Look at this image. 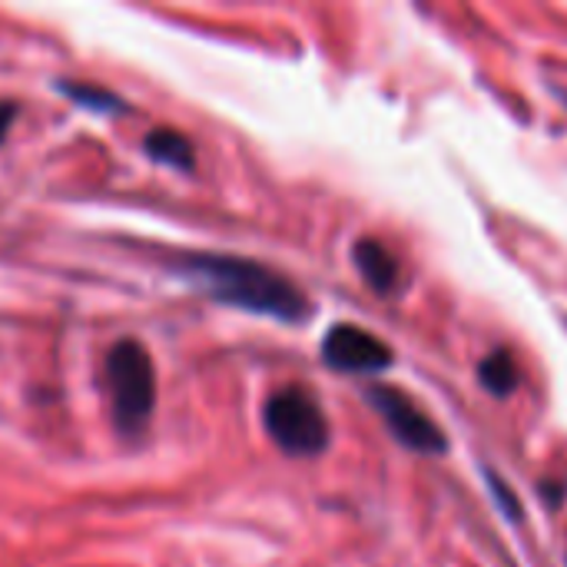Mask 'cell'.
Instances as JSON below:
<instances>
[{
  "label": "cell",
  "instance_id": "6da1fadb",
  "mask_svg": "<svg viewBox=\"0 0 567 567\" xmlns=\"http://www.w3.org/2000/svg\"><path fill=\"white\" fill-rule=\"evenodd\" d=\"M179 279L193 282L213 302L269 316L279 322H302L309 316V299L282 272L226 252H173L166 262Z\"/></svg>",
  "mask_w": 567,
  "mask_h": 567
},
{
  "label": "cell",
  "instance_id": "7a4b0ae2",
  "mask_svg": "<svg viewBox=\"0 0 567 567\" xmlns=\"http://www.w3.org/2000/svg\"><path fill=\"white\" fill-rule=\"evenodd\" d=\"M110 415L120 435H140L156 409V372L150 352L136 339H123L106 352Z\"/></svg>",
  "mask_w": 567,
  "mask_h": 567
},
{
  "label": "cell",
  "instance_id": "3957f363",
  "mask_svg": "<svg viewBox=\"0 0 567 567\" xmlns=\"http://www.w3.org/2000/svg\"><path fill=\"white\" fill-rule=\"evenodd\" d=\"M269 439L292 458H312L329 449V422L306 389H279L262 409Z\"/></svg>",
  "mask_w": 567,
  "mask_h": 567
},
{
  "label": "cell",
  "instance_id": "277c9868",
  "mask_svg": "<svg viewBox=\"0 0 567 567\" xmlns=\"http://www.w3.org/2000/svg\"><path fill=\"white\" fill-rule=\"evenodd\" d=\"M369 405L382 415V422L389 425V432L412 452H422V455H442L445 452V435L439 432V425L412 402L405 399L402 392L389 389V385H372L365 392Z\"/></svg>",
  "mask_w": 567,
  "mask_h": 567
},
{
  "label": "cell",
  "instance_id": "5b68a950",
  "mask_svg": "<svg viewBox=\"0 0 567 567\" xmlns=\"http://www.w3.org/2000/svg\"><path fill=\"white\" fill-rule=\"evenodd\" d=\"M322 359L336 372H382L392 365V349L359 326H336L322 339Z\"/></svg>",
  "mask_w": 567,
  "mask_h": 567
},
{
  "label": "cell",
  "instance_id": "8992f818",
  "mask_svg": "<svg viewBox=\"0 0 567 567\" xmlns=\"http://www.w3.org/2000/svg\"><path fill=\"white\" fill-rule=\"evenodd\" d=\"M352 259H355L362 279H365L379 296H389V292L395 289V282H399V262H395V256H392L382 243H375V239H359L355 249H352Z\"/></svg>",
  "mask_w": 567,
  "mask_h": 567
},
{
  "label": "cell",
  "instance_id": "52a82bcc",
  "mask_svg": "<svg viewBox=\"0 0 567 567\" xmlns=\"http://www.w3.org/2000/svg\"><path fill=\"white\" fill-rule=\"evenodd\" d=\"M143 150H146V156H150L153 163L173 166V169H179V173H189V169L196 166V150H193V143H189L183 133L169 130V126L150 130L146 140H143Z\"/></svg>",
  "mask_w": 567,
  "mask_h": 567
},
{
  "label": "cell",
  "instance_id": "ba28073f",
  "mask_svg": "<svg viewBox=\"0 0 567 567\" xmlns=\"http://www.w3.org/2000/svg\"><path fill=\"white\" fill-rule=\"evenodd\" d=\"M56 90L73 100L76 106L83 110H93V113H130L126 100H120L116 93L103 90V86H93V83H76V80H56Z\"/></svg>",
  "mask_w": 567,
  "mask_h": 567
},
{
  "label": "cell",
  "instance_id": "9c48e42d",
  "mask_svg": "<svg viewBox=\"0 0 567 567\" xmlns=\"http://www.w3.org/2000/svg\"><path fill=\"white\" fill-rule=\"evenodd\" d=\"M478 379H482V385H485L492 395H508V392L518 385V369H515L512 355H508L505 349H498V352H492L488 359H482Z\"/></svg>",
  "mask_w": 567,
  "mask_h": 567
},
{
  "label": "cell",
  "instance_id": "30bf717a",
  "mask_svg": "<svg viewBox=\"0 0 567 567\" xmlns=\"http://www.w3.org/2000/svg\"><path fill=\"white\" fill-rule=\"evenodd\" d=\"M17 103L13 100H0V143L7 140V130L13 126V120H17Z\"/></svg>",
  "mask_w": 567,
  "mask_h": 567
}]
</instances>
